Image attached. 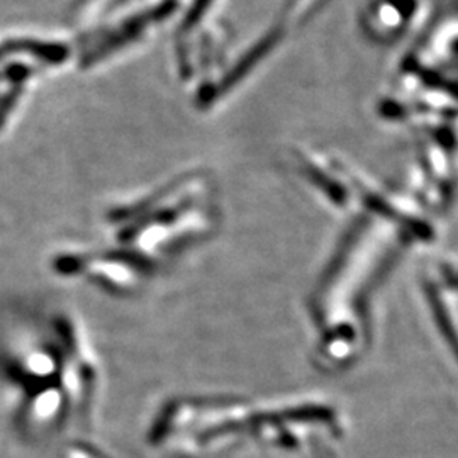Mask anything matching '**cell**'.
I'll return each instance as SVG.
<instances>
[{
    "instance_id": "cell-1",
    "label": "cell",
    "mask_w": 458,
    "mask_h": 458,
    "mask_svg": "<svg viewBox=\"0 0 458 458\" xmlns=\"http://www.w3.org/2000/svg\"><path fill=\"white\" fill-rule=\"evenodd\" d=\"M344 431V412L318 395L179 394L153 412L147 442L164 458H229L250 450L316 454Z\"/></svg>"
},
{
    "instance_id": "cell-2",
    "label": "cell",
    "mask_w": 458,
    "mask_h": 458,
    "mask_svg": "<svg viewBox=\"0 0 458 458\" xmlns=\"http://www.w3.org/2000/svg\"><path fill=\"white\" fill-rule=\"evenodd\" d=\"M68 458H114L106 454V450H102L98 445L85 440H75L68 446Z\"/></svg>"
},
{
    "instance_id": "cell-3",
    "label": "cell",
    "mask_w": 458,
    "mask_h": 458,
    "mask_svg": "<svg viewBox=\"0 0 458 458\" xmlns=\"http://www.w3.org/2000/svg\"><path fill=\"white\" fill-rule=\"evenodd\" d=\"M318 454H319V458H336L333 455V450H331L329 446H323V448H319V450H318Z\"/></svg>"
}]
</instances>
